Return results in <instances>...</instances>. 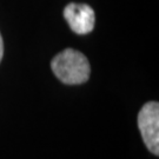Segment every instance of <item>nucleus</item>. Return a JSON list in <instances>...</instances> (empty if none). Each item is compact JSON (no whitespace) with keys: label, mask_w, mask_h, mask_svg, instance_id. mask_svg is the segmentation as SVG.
<instances>
[{"label":"nucleus","mask_w":159,"mask_h":159,"mask_svg":"<svg viewBox=\"0 0 159 159\" xmlns=\"http://www.w3.org/2000/svg\"><path fill=\"white\" fill-rule=\"evenodd\" d=\"M51 67L60 81L67 85L84 84L90 78V63L79 51L66 48L53 58Z\"/></svg>","instance_id":"obj_1"},{"label":"nucleus","mask_w":159,"mask_h":159,"mask_svg":"<svg viewBox=\"0 0 159 159\" xmlns=\"http://www.w3.org/2000/svg\"><path fill=\"white\" fill-rule=\"evenodd\" d=\"M138 127L145 145L153 154H159V104L148 102L138 114Z\"/></svg>","instance_id":"obj_2"},{"label":"nucleus","mask_w":159,"mask_h":159,"mask_svg":"<svg viewBox=\"0 0 159 159\" xmlns=\"http://www.w3.org/2000/svg\"><path fill=\"white\" fill-rule=\"evenodd\" d=\"M64 18L66 19L71 30L77 34L90 33L94 27V11L85 4H68L64 10Z\"/></svg>","instance_id":"obj_3"},{"label":"nucleus","mask_w":159,"mask_h":159,"mask_svg":"<svg viewBox=\"0 0 159 159\" xmlns=\"http://www.w3.org/2000/svg\"><path fill=\"white\" fill-rule=\"evenodd\" d=\"M2 56H4V43H2V38L0 34V61L2 59Z\"/></svg>","instance_id":"obj_4"}]
</instances>
